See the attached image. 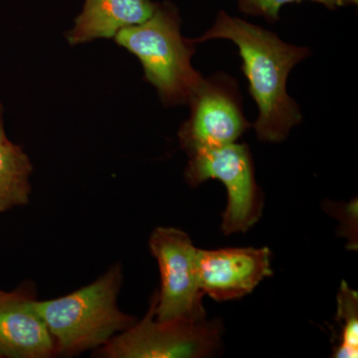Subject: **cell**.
I'll return each instance as SVG.
<instances>
[{
    "label": "cell",
    "mask_w": 358,
    "mask_h": 358,
    "mask_svg": "<svg viewBox=\"0 0 358 358\" xmlns=\"http://www.w3.org/2000/svg\"><path fill=\"white\" fill-rule=\"evenodd\" d=\"M187 155L188 185L196 187L208 179H218L225 185L228 199L221 225L224 234L246 232L253 227L262 215L264 203L248 145L234 143Z\"/></svg>",
    "instance_id": "cell-5"
},
{
    "label": "cell",
    "mask_w": 358,
    "mask_h": 358,
    "mask_svg": "<svg viewBox=\"0 0 358 358\" xmlns=\"http://www.w3.org/2000/svg\"><path fill=\"white\" fill-rule=\"evenodd\" d=\"M32 287L0 291V357L45 358L56 355L55 343L37 308Z\"/></svg>",
    "instance_id": "cell-9"
},
{
    "label": "cell",
    "mask_w": 358,
    "mask_h": 358,
    "mask_svg": "<svg viewBox=\"0 0 358 358\" xmlns=\"http://www.w3.org/2000/svg\"><path fill=\"white\" fill-rule=\"evenodd\" d=\"M313 1L322 4L331 10L338 7L357 6V0H237L241 13L253 16H262L270 22L279 20L280 9L289 3Z\"/></svg>",
    "instance_id": "cell-13"
},
{
    "label": "cell",
    "mask_w": 358,
    "mask_h": 358,
    "mask_svg": "<svg viewBox=\"0 0 358 358\" xmlns=\"http://www.w3.org/2000/svg\"><path fill=\"white\" fill-rule=\"evenodd\" d=\"M336 322L341 331L333 357L352 358L358 355V294L343 282L338 294Z\"/></svg>",
    "instance_id": "cell-12"
},
{
    "label": "cell",
    "mask_w": 358,
    "mask_h": 358,
    "mask_svg": "<svg viewBox=\"0 0 358 358\" xmlns=\"http://www.w3.org/2000/svg\"><path fill=\"white\" fill-rule=\"evenodd\" d=\"M122 284V267L115 265L95 282L67 296L37 301L55 343L56 355H76L101 348L133 326L134 317L117 307Z\"/></svg>",
    "instance_id": "cell-2"
},
{
    "label": "cell",
    "mask_w": 358,
    "mask_h": 358,
    "mask_svg": "<svg viewBox=\"0 0 358 358\" xmlns=\"http://www.w3.org/2000/svg\"><path fill=\"white\" fill-rule=\"evenodd\" d=\"M227 39L236 44L249 92L258 106L254 124L259 140L280 143L300 124V108L287 93V79L294 66L310 55L303 47L282 41L275 33L220 11L215 23L194 43Z\"/></svg>",
    "instance_id": "cell-1"
},
{
    "label": "cell",
    "mask_w": 358,
    "mask_h": 358,
    "mask_svg": "<svg viewBox=\"0 0 358 358\" xmlns=\"http://www.w3.org/2000/svg\"><path fill=\"white\" fill-rule=\"evenodd\" d=\"M155 292L147 315L117 334L95 352L106 358H199L219 350L222 324L219 320L178 319L157 320Z\"/></svg>",
    "instance_id": "cell-4"
},
{
    "label": "cell",
    "mask_w": 358,
    "mask_h": 358,
    "mask_svg": "<svg viewBox=\"0 0 358 358\" xmlns=\"http://www.w3.org/2000/svg\"><path fill=\"white\" fill-rule=\"evenodd\" d=\"M114 39L141 61L145 79L164 106L187 103L203 80L192 64L195 43L181 34L180 17L173 3L157 4L148 20L124 28Z\"/></svg>",
    "instance_id": "cell-3"
},
{
    "label": "cell",
    "mask_w": 358,
    "mask_h": 358,
    "mask_svg": "<svg viewBox=\"0 0 358 358\" xmlns=\"http://www.w3.org/2000/svg\"><path fill=\"white\" fill-rule=\"evenodd\" d=\"M187 103L190 117L178 131L187 155L236 143L253 126L245 117L236 81L227 75L203 78Z\"/></svg>",
    "instance_id": "cell-7"
},
{
    "label": "cell",
    "mask_w": 358,
    "mask_h": 358,
    "mask_svg": "<svg viewBox=\"0 0 358 358\" xmlns=\"http://www.w3.org/2000/svg\"><path fill=\"white\" fill-rule=\"evenodd\" d=\"M157 4L150 0H86L66 38L72 46L115 38L124 28L148 20Z\"/></svg>",
    "instance_id": "cell-10"
},
{
    "label": "cell",
    "mask_w": 358,
    "mask_h": 358,
    "mask_svg": "<svg viewBox=\"0 0 358 358\" xmlns=\"http://www.w3.org/2000/svg\"><path fill=\"white\" fill-rule=\"evenodd\" d=\"M6 140H8V138H7L6 129H4L3 108H2L1 103H0V143Z\"/></svg>",
    "instance_id": "cell-14"
},
{
    "label": "cell",
    "mask_w": 358,
    "mask_h": 358,
    "mask_svg": "<svg viewBox=\"0 0 358 358\" xmlns=\"http://www.w3.org/2000/svg\"><path fill=\"white\" fill-rule=\"evenodd\" d=\"M196 263L200 288L217 301L243 298L273 274L267 247L197 249Z\"/></svg>",
    "instance_id": "cell-8"
},
{
    "label": "cell",
    "mask_w": 358,
    "mask_h": 358,
    "mask_svg": "<svg viewBox=\"0 0 358 358\" xmlns=\"http://www.w3.org/2000/svg\"><path fill=\"white\" fill-rule=\"evenodd\" d=\"M33 166L20 145L0 143V213L29 202Z\"/></svg>",
    "instance_id": "cell-11"
},
{
    "label": "cell",
    "mask_w": 358,
    "mask_h": 358,
    "mask_svg": "<svg viewBox=\"0 0 358 358\" xmlns=\"http://www.w3.org/2000/svg\"><path fill=\"white\" fill-rule=\"evenodd\" d=\"M150 249L159 263L160 289L155 319H206L204 293L197 275V249L189 235L173 227H159L150 239Z\"/></svg>",
    "instance_id": "cell-6"
}]
</instances>
